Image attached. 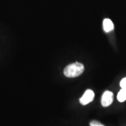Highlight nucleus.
I'll use <instances>...</instances> for the list:
<instances>
[{
    "mask_svg": "<svg viewBox=\"0 0 126 126\" xmlns=\"http://www.w3.org/2000/svg\"><path fill=\"white\" fill-rule=\"evenodd\" d=\"M84 70L83 64L77 62L67 65L64 70V74L68 78H75L81 75Z\"/></svg>",
    "mask_w": 126,
    "mask_h": 126,
    "instance_id": "obj_1",
    "label": "nucleus"
},
{
    "mask_svg": "<svg viewBox=\"0 0 126 126\" xmlns=\"http://www.w3.org/2000/svg\"><path fill=\"white\" fill-rule=\"evenodd\" d=\"M94 97V93L91 89H87L83 96L79 99V102L81 105H86L88 103L92 102Z\"/></svg>",
    "mask_w": 126,
    "mask_h": 126,
    "instance_id": "obj_2",
    "label": "nucleus"
},
{
    "mask_svg": "<svg viewBox=\"0 0 126 126\" xmlns=\"http://www.w3.org/2000/svg\"><path fill=\"white\" fill-rule=\"evenodd\" d=\"M113 102V94L109 91H105L103 93L101 99V104L102 106H109Z\"/></svg>",
    "mask_w": 126,
    "mask_h": 126,
    "instance_id": "obj_3",
    "label": "nucleus"
},
{
    "mask_svg": "<svg viewBox=\"0 0 126 126\" xmlns=\"http://www.w3.org/2000/svg\"><path fill=\"white\" fill-rule=\"evenodd\" d=\"M103 29L106 32H109L113 31L114 29V25L113 22L110 19H105L103 22Z\"/></svg>",
    "mask_w": 126,
    "mask_h": 126,
    "instance_id": "obj_4",
    "label": "nucleus"
},
{
    "mask_svg": "<svg viewBox=\"0 0 126 126\" xmlns=\"http://www.w3.org/2000/svg\"><path fill=\"white\" fill-rule=\"evenodd\" d=\"M117 100L120 102H123L126 100V88H122L117 94Z\"/></svg>",
    "mask_w": 126,
    "mask_h": 126,
    "instance_id": "obj_5",
    "label": "nucleus"
},
{
    "mask_svg": "<svg viewBox=\"0 0 126 126\" xmlns=\"http://www.w3.org/2000/svg\"><path fill=\"white\" fill-rule=\"evenodd\" d=\"M90 126H105L103 124L100 123V122L96 120H93L90 123Z\"/></svg>",
    "mask_w": 126,
    "mask_h": 126,
    "instance_id": "obj_6",
    "label": "nucleus"
},
{
    "mask_svg": "<svg viewBox=\"0 0 126 126\" xmlns=\"http://www.w3.org/2000/svg\"><path fill=\"white\" fill-rule=\"evenodd\" d=\"M120 85L121 88H126V77L121 80L120 82Z\"/></svg>",
    "mask_w": 126,
    "mask_h": 126,
    "instance_id": "obj_7",
    "label": "nucleus"
}]
</instances>
